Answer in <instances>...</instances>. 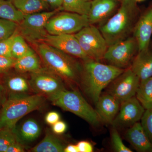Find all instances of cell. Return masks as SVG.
<instances>
[{
  "label": "cell",
  "mask_w": 152,
  "mask_h": 152,
  "mask_svg": "<svg viewBox=\"0 0 152 152\" xmlns=\"http://www.w3.org/2000/svg\"><path fill=\"white\" fill-rule=\"evenodd\" d=\"M137 3L135 0H121L116 12L100 27L99 30L108 46L133 34L140 16Z\"/></svg>",
  "instance_id": "cell-1"
},
{
  "label": "cell",
  "mask_w": 152,
  "mask_h": 152,
  "mask_svg": "<svg viewBox=\"0 0 152 152\" xmlns=\"http://www.w3.org/2000/svg\"><path fill=\"white\" fill-rule=\"evenodd\" d=\"M125 70L90 59L83 61L80 84L86 94L96 104L103 90Z\"/></svg>",
  "instance_id": "cell-2"
},
{
  "label": "cell",
  "mask_w": 152,
  "mask_h": 152,
  "mask_svg": "<svg viewBox=\"0 0 152 152\" xmlns=\"http://www.w3.org/2000/svg\"><path fill=\"white\" fill-rule=\"evenodd\" d=\"M41 61L50 70L71 83L80 84L83 64L75 57L67 54L44 42L36 45Z\"/></svg>",
  "instance_id": "cell-3"
},
{
  "label": "cell",
  "mask_w": 152,
  "mask_h": 152,
  "mask_svg": "<svg viewBox=\"0 0 152 152\" xmlns=\"http://www.w3.org/2000/svg\"><path fill=\"white\" fill-rule=\"evenodd\" d=\"M46 98L36 94L9 96L0 111V130L14 131L19 120L43 106Z\"/></svg>",
  "instance_id": "cell-4"
},
{
  "label": "cell",
  "mask_w": 152,
  "mask_h": 152,
  "mask_svg": "<svg viewBox=\"0 0 152 152\" xmlns=\"http://www.w3.org/2000/svg\"><path fill=\"white\" fill-rule=\"evenodd\" d=\"M48 99L54 105L75 114L92 126H98L101 122L96 110L76 90L66 89Z\"/></svg>",
  "instance_id": "cell-5"
},
{
  "label": "cell",
  "mask_w": 152,
  "mask_h": 152,
  "mask_svg": "<svg viewBox=\"0 0 152 152\" xmlns=\"http://www.w3.org/2000/svg\"><path fill=\"white\" fill-rule=\"evenodd\" d=\"M60 11H61V9H57L24 15L23 19L18 24L19 34L26 41L34 45L43 42L48 34L45 28L47 22Z\"/></svg>",
  "instance_id": "cell-6"
},
{
  "label": "cell",
  "mask_w": 152,
  "mask_h": 152,
  "mask_svg": "<svg viewBox=\"0 0 152 152\" xmlns=\"http://www.w3.org/2000/svg\"><path fill=\"white\" fill-rule=\"evenodd\" d=\"M59 12L47 22L45 28L49 34H73L90 25L86 15L66 11Z\"/></svg>",
  "instance_id": "cell-7"
},
{
  "label": "cell",
  "mask_w": 152,
  "mask_h": 152,
  "mask_svg": "<svg viewBox=\"0 0 152 152\" xmlns=\"http://www.w3.org/2000/svg\"><path fill=\"white\" fill-rule=\"evenodd\" d=\"M64 80L60 76L45 66L31 73L28 80L31 90L47 99L66 89Z\"/></svg>",
  "instance_id": "cell-8"
},
{
  "label": "cell",
  "mask_w": 152,
  "mask_h": 152,
  "mask_svg": "<svg viewBox=\"0 0 152 152\" xmlns=\"http://www.w3.org/2000/svg\"><path fill=\"white\" fill-rule=\"evenodd\" d=\"M83 51L95 61L103 59L108 46L105 39L94 25H89L75 34Z\"/></svg>",
  "instance_id": "cell-9"
},
{
  "label": "cell",
  "mask_w": 152,
  "mask_h": 152,
  "mask_svg": "<svg viewBox=\"0 0 152 152\" xmlns=\"http://www.w3.org/2000/svg\"><path fill=\"white\" fill-rule=\"evenodd\" d=\"M138 52L137 41L134 36H130L109 46L103 59L111 65L125 69L130 66Z\"/></svg>",
  "instance_id": "cell-10"
},
{
  "label": "cell",
  "mask_w": 152,
  "mask_h": 152,
  "mask_svg": "<svg viewBox=\"0 0 152 152\" xmlns=\"http://www.w3.org/2000/svg\"><path fill=\"white\" fill-rule=\"evenodd\" d=\"M140 81L130 68H128L109 85L107 93L121 103L135 96Z\"/></svg>",
  "instance_id": "cell-11"
},
{
  "label": "cell",
  "mask_w": 152,
  "mask_h": 152,
  "mask_svg": "<svg viewBox=\"0 0 152 152\" xmlns=\"http://www.w3.org/2000/svg\"><path fill=\"white\" fill-rule=\"evenodd\" d=\"M145 111L135 96L121 103L118 113L112 124L117 129L130 127L141 120Z\"/></svg>",
  "instance_id": "cell-12"
},
{
  "label": "cell",
  "mask_w": 152,
  "mask_h": 152,
  "mask_svg": "<svg viewBox=\"0 0 152 152\" xmlns=\"http://www.w3.org/2000/svg\"><path fill=\"white\" fill-rule=\"evenodd\" d=\"M43 42L67 54L80 59L83 61L91 59L83 51L75 34H48Z\"/></svg>",
  "instance_id": "cell-13"
},
{
  "label": "cell",
  "mask_w": 152,
  "mask_h": 152,
  "mask_svg": "<svg viewBox=\"0 0 152 152\" xmlns=\"http://www.w3.org/2000/svg\"><path fill=\"white\" fill-rule=\"evenodd\" d=\"M88 15L90 24L103 23L118 9L120 0H92Z\"/></svg>",
  "instance_id": "cell-14"
},
{
  "label": "cell",
  "mask_w": 152,
  "mask_h": 152,
  "mask_svg": "<svg viewBox=\"0 0 152 152\" xmlns=\"http://www.w3.org/2000/svg\"><path fill=\"white\" fill-rule=\"evenodd\" d=\"M133 36L137 42L138 51L149 46L152 36V3L140 15Z\"/></svg>",
  "instance_id": "cell-15"
},
{
  "label": "cell",
  "mask_w": 152,
  "mask_h": 152,
  "mask_svg": "<svg viewBox=\"0 0 152 152\" xmlns=\"http://www.w3.org/2000/svg\"><path fill=\"white\" fill-rule=\"evenodd\" d=\"M96 111L101 122L112 124L118 113L121 103L112 95H101L96 104Z\"/></svg>",
  "instance_id": "cell-16"
},
{
  "label": "cell",
  "mask_w": 152,
  "mask_h": 152,
  "mask_svg": "<svg viewBox=\"0 0 152 152\" xmlns=\"http://www.w3.org/2000/svg\"><path fill=\"white\" fill-rule=\"evenodd\" d=\"M140 80L152 77V45L138 52L130 66Z\"/></svg>",
  "instance_id": "cell-17"
},
{
  "label": "cell",
  "mask_w": 152,
  "mask_h": 152,
  "mask_svg": "<svg viewBox=\"0 0 152 152\" xmlns=\"http://www.w3.org/2000/svg\"><path fill=\"white\" fill-rule=\"evenodd\" d=\"M125 137L137 151L152 152V143L142 127L140 123H136L129 128Z\"/></svg>",
  "instance_id": "cell-18"
},
{
  "label": "cell",
  "mask_w": 152,
  "mask_h": 152,
  "mask_svg": "<svg viewBox=\"0 0 152 152\" xmlns=\"http://www.w3.org/2000/svg\"><path fill=\"white\" fill-rule=\"evenodd\" d=\"M41 128L35 120L30 118L26 120L18 128L13 131L17 141L23 145L35 140L41 134Z\"/></svg>",
  "instance_id": "cell-19"
},
{
  "label": "cell",
  "mask_w": 152,
  "mask_h": 152,
  "mask_svg": "<svg viewBox=\"0 0 152 152\" xmlns=\"http://www.w3.org/2000/svg\"><path fill=\"white\" fill-rule=\"evenodd\" d=\"M5 74L4 84L7 91L8 96L10 95L26 94L31 89L28 80L22 74Z\"/></svg>",
  "instance_id": "cell-20"
},
{
  "label": "cell",
  "mask_w": 152,
  "mask_h": 152,
  "mask_svg": "<svg viewBox=\"0 0 152 152\" xmlns=\"http://www.w3.org/2000/svg\"><path fill=\"white\" fill-rule=\"evenodd\" d=\"M42 62L39 55L33 50L28 54L16 60L13 68L19 73H31L42 67Z\"/></svg>",
  "instance_id": "cell-21"
},
{
  "label": "cell",
  "mask_w": 152,
  "mask_h": 152,
  "mask_svg": "<svg viewBox=\"0 0 152 152\" xmlns=\"http://www.w3.org/2000/svg\"><path fill=\"white\" fill-rule=\"evenodd\" d=\"M65 147L62 142L49 131H47L44 138L31 150L33 152H63Z\"/></svg>",
  "instance_id": "cell-22"
},
{
  "label": "cell",
  "mask_w": 152,
  "mask_h": 152,
  "mask_svg": "<svg viewBox=\"0 0 152 152\" xmlns=\"http://www.w3.org/2000/svg\"><path fill=\"white\" fill-rule=\"evenodd\" d=\"M14 6L24 15L46 11L50 6L44 0H11Z\"/></svg>",
  "instance_id": "cell-23"
},
{
  "label": "cell",
  "mask_w": 152,
  "mask_h": 152,
  "mask_svg": "<svg viewBox=\"0 0 152 152\" xmlns=\"http://www.w3.org/2000/svg\"><path fill=\"white\" fill-rule=\"evenodd\" d=\"M135 96L145 110L152 108V77L140 81Z\"/></svg>",
  "instance_id": "cell-24"
},
{
  "label": "cell",
  "mask_w": 152,
  "mask_h": 152,
  "mask_svg": "<svg viewBox=\"0 0 152 152\" xmlns=\"http://www.w3.org/2000/svg\"><path fill=\"white\" fill-rule=\"evenodd\" d=\"M24 16L14 6L11 0H0V18L19 24L23 19Z\"/></svg>",
  "instance_id": "cell-25"
},
{
  "label": "cell",
  "mask_w": 152,
  "mask_h": 152,
  "mask_svg": "<svg viewBox=\"0 0 152 152\" xmlns=\"http://www.w3.org/2000/svg\"><path fill=\"white\" fill-rule=\"evenodd\" d=\"M91 1L84 0H63L62 11L88 16Z\"/></svg>",
  "instance_id": "cell-26"
},
{
  "label": "cell",
  "mask_w": 152,
  "mask_h": 152,
  "mask_svg": "<svg viewBox=\"0 0 152 152\" xmlns=\"http://www.w3.org/2000/svg\"><path fill=\"white\" fill-rule=\"evenodd\" d=\"M33 50L28 45L26 40L19 33L15 36L11 49L13 58L18 59L28 54Z\"/></svg>",
  "instance_id": "cell-27"
},
{
  "label": "cell",
  "mask_w": 152,
  "mask_h": 152,
  "mask_svg": "<svg viewBox=\"0 0 152 152\" xmlns=\"http://www.w3.org/2000/svg\"><path fill=\"white\" fill-rule=\"evenodd\" d=\"M18 24L15 22L0 18V41L12 35L18 29Z\"/></svg>",
  "instance_id": "cell-28"
},
{
  "label": "cell",
  "mask_w": 152,
  "mask_h": 152,
  "mask_svg": "<svg viewBox=\"0 0 152 152\" xmlns=\"http://www.w3.org/2000/svg\"><path fill=\"white\" fill-rule=\"evenodd\" d=\"M15 134L12 130H0V152H6L12 144L17 142Z\"/></svg>",
  "instance_id": "cell-29"
},
{
  "label": "cell",
  "mask_w": 152,
  "mask_h": 152,
  "mask_svg": "<svg viewBox=\"0 0 152 152\" xmlns=\"http://www.w3.org/2000/svg\"><path fill=\"white\" fill-rule=\"evenodd\" d=\"M111 140L112 145L115 151L118 152H132V151L123 143L122 140L116 128L113 126L112 129Z\"/></svg>",
  "instance_id": "cell-30"
},
{
  "label": "cell",
  "mask_w": 152,
  "mask_h": 152,
  "mask_svg": "<svg viewBox=\"0 0 152 152\" xmlns=\"http://www.w3.org/2000/svg\"><path fill=\"white\" fill-rule=\"evenodd\" d=\"M141 120L142 127L152 143V108L145 110Z\"/></svg>",
  "instance_id": "cell-31"
},
{
  "label": "cell",
  "mask_w": 152,
  "mask_h": 152,
  "mask_svg": "<svg viewBox=\"0 0 152 152\" xmlns=\"http://www.w3.org/2000/svg\"><path fill=\"white\" fill-rule=\"evenodd\" d=\"M18 33V31L17 29L13 34L10 37L0 41V56L9 58H12L11 53L12 44L14 37Z\"/></svg>",
  "instance_id": "cell-32"
},
{
  "label": "cell",
  "mask_w": 152,
  "mask_h": 152,
  "mask_svg": "<svg viewBox=\"0 0 152 152\" xmlns=\"http://www.w3.org/2000/svg\"><path fill=\"white\" fill-rule=\"evenodd\" d=\"M16 59L0 56V74H5L13 68Z\"/></svg>",
  "instance_id": "cell-33"
},
{
  "label": "cell",
  "mask_w": 152,
  "mask_h": 152,
  "mask_svg": "<svg viewBox=\"0 0 152 152\" xmlns=\"http://www.w3.org/2000/svg\"><path fill=\"white\" fill-rule=\"evenodd\" d=\"M66 129V124L63 121H59L52 126V131L56 134H64Z\"/></svg>",
  "instance_id": "cell-34"
},
{
  "label": "cell",
  "mask_w": 152,
  "mask_h": 152,
  "mask_svg": "<svg viewBox=\"0 0 152 152\" xmlns=\"http://www.w3.org/2000/svg\"><path fill=\"white\" fill-rule=\"evenodd\" d=\"M60 115L58 113L56 112L51 111L49 112L45 117V121L47 124L53 126L57 122L60 121Z\"/></svg>",
  "instance_id": "cell-35"
},
{
  "label": "cell",
  "mask_w": 152,
  "mask_h": 152,
  "mask_svg": "<svg viewBox=\"0 0 152 152\" xmlns=\"http://www.w3.org/2000/svg\"><path fill=\"white\" fill-rule=\"evenodd\" d=\"M79 152H92L94 148L92 144L86 141H81L77 144Z\"/></svg>",
  "instance_id": "cell-36"
},
{
  "label": "cell",
  "mask_w": 152,
  "mask_h": 152,
  "mask_svg": "<svg viewBox=\"0 0 152 152\" xmlns=\"http://www.w3.org/2000/svg\"><path fill=\"white\" fill-rule=\"evenodd\" d=\"M8 97V94L4 84L0 83V107L5 104Z\"/></svg>",
  "instance_id": "cell-37"
},
{
  "label": "cell",
  "mask_w": 152,
  "mask_h": 152,
  "mask_svg": "<svg viewBox=\"0 0 152 152\" xmlns=\"http://www.w3.org/2000/svg\"><path fill=\"white\" fill-rule=\"evenodd\" d=\"M25 151L23 145L18 141L12 144L6 152H23Z\"/></svg>",
  "instance_id": "cell-38"
},
{
  "label": "cell",
  "mask_w": 152,
  "mask_h": 152,
  "mask_svg": "<svg viewBox=\"0 0 152 152\" xmlns=\"http://www.w3.org/2000/svg\"><path fill=\"white\" fill-rule=\"evenodd\" d=\"M50 7L54 10L61 9V10L63 0H44Z\"/></svg>",
  "instance_id": "cell-39"
},
{
  "label": "cell",
  "mask_w": 152,
  "mask_h": 152,
  "mask_svg": "<svg viewBox=\"0 0 152 152\" xmlns=\"http://www.w3.org/2000/svg\"><path fill=\"white\" fill-rule=\"evenodd\" d=\"M64 152H79L78 150L77 147V145H68L66 147H65Z\"/></svg>",
  "instance_id": "cell-40"
},
{
  "label": "cell",
  "mask_w": 152,
  "mask_h": 152,
  "mask_svg": "<svg viewBox=\"0 0 152 152\" xmlns=\"http://www.w3.org/2000/svg\"><path fill=\"white\" fill-rule=\"evenodd\" d=\"M135 1L137 2H138L143 1H145V0H135Z\"/></svg>",
  "instance_id": "cell-41"
},
{
  "label": "cell",
  "mask_w": 152,
  "mask_h": 152,
  "mask_svg": "<svg viewBox=\"0 0 152 152\" xmlns=\"http://www.w3.org/2000/svg\"><path fill=\"white\" fill-rule=\"evenodd\" d=\"M85 1H91L92 0H84Z\"/></svg>",
  "instance_id": "cell-42"
}]
</instances>
